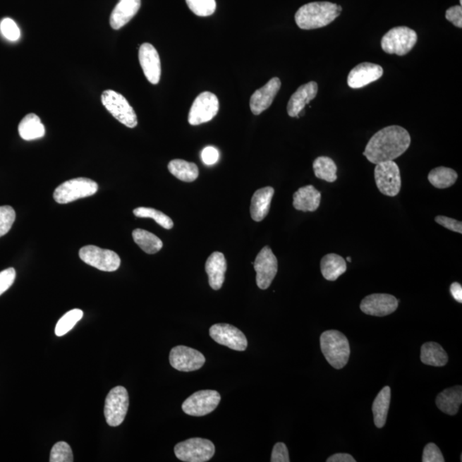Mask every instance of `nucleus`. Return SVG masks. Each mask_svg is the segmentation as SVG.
<instances>
[{
    "instance_id": "nucleus-26",
    "label": "nucleus",
    "mask_w": 462,
    "mask_h": 462,
    "mask_svg": "<svg viewBox=\"0 0 462 462\" xmlns=\"http://www.w3.org/2000/svg\"><path fill=\"white\" fill-rule=\"evenodd\" d=\"M420 360L425 365L441 367L448 363L449 357L440 344L429 341L422 345Z\"/></svg>"
},
{
    "instance_id": "nucleus-12",
    "label": "nucleus",
    "mask_w": 462,
    "mask_h": 462,
    "mask_svg": "<svg viewBox=\"0 0 462 462\" xmlns=\"http://www.w3.org/2000/svg\"><path fill=\"white\" fill-rule=\"evenodd\" d=\"M219 102L211 92H203L197 96L188 114V123L193 126L211 121L218 114Z\"/></svg>"
},
{
    "instance_id": "nucleus-29",
    "label": "nucleus",
    "mask_w": 462,
    "mask_h": 462,
    "mask_svg": "<svg viewBox=\"0 0 462 462\" xmlns=\"http://www.w3.org/2000/svg\"><path fill=\"white\" fill-rule=\"evenodd\" d=\"M18 132L22 139L33 140L42 138L45 135L46 128L37 115L30 114L24 116L20 123Z\"/></svg>"
},
{
    "instance_id": "nucleus-5",
    "label": "nucleus",
    "mask_w": 462,
    "mask_h": 462,
    "mask_svg": "<svg viewBox=\"0 0 462 462\" xmlns=\"http://www.w3.org/2000/svg\"><path fill=\"white\" fill-rule=\"evenodd\" d=\"M102 102L106 109L123 126L130 128L138 126V116L123 95L114 90H106L102 92Z\"/></svg>"
},
{
    "instance_id": "nucleus-7",
    "label": "nucleus",
    "mask_w": 462,
    "mask_h": 462,
    "mask_svg": "<svg viewBox=\"0 0 462 462\" xmlns=\"http://www.w3.org/2000/svg\"><path fill=\"white\" fill-rule=\"evenodd\" d=\"M174 451L176 456L180 461L206 462L214 457L215 446L210 440L195 437L176 444Z\"/></svg>"
},
{
    "instance_id": "nucleus-9",
    "label": "nucleus",
    "mask_w": 462,
    "mask_h": 462,
    "mask_svg": "<svg viewBox=\"0 0 462 462\" xmlns=\"http://www.w3.org/2000/svg\"><path fill=\"white\" fill-rule=\"evenodd\" d=\"M128 408V394L123 387H116L108 394L104 404V417L110 427H118L126 419Z\"/></svg>"
},
{
    "instance_id": "nucleus-46",
    "label": "nucleus",
    "mask_w": 462,
    "mask_h": 462,
    "mask_svg": "<svg viewBox=\"0 0 462 462\" xmlns=\"http://www.w3.org/2000/svg\"><path fill=\"white\" fill-rule=\"evenodd\" d=\"M327 462H355L356 460L351 455L346 453L335 454L329 456L327 460Z\"/></svg>"
},
{
    "instance_id": "nucleus-27",
    "label": "nucleus",
    "mask_w": 462,
    "mask_h": 462,
    "mask_svg": "<svg viewBox=\"0 0 462 462\" xmlns=\"http://www.w3.org/2000/svg\"><path fill=\"white\" fill-rule=\"evenodd\" d=\"M391 400V387H385L377 394L375 401H373L372 409L373 416H375V424L377 428H383L387 424Z\"/></svg>"
},
{
    "instance_id": "nucleus-3",
    "label": "nucleus",
    "mask_w": 462,
    "mask_h": 462,
    "mask_svg": "<svg viewBox=\"0 0 462 462\" xmlns=\"http://www.w3.org/2000/svg\"><path fill=\"white\" fill-rule=\"evenodd\" d=\"M320 348L325 359L332 367L341 369L347 365L351 356V346L343 333L329 329L320 336Z\"/></svg>"
},
{
    "instance_id": "nucleus-36",
    "label": "nucleus",
    "mask_w": 462,
    "mask_h": 462,
    "mask_svg": "<svg viewBox=\"0 0 462 462\" xmlns=\"http://www.w3.org/2000/svg\"><path fill=\"white\" fill-rule=\"evenodd\" d=\"M192 12L199 17H209L216 11L215 0H186Z\"/></svg>"
},
{
    "instance_id": "nucleus-15",
    "label": "nucleus",
    "mask_w": 462,
    "mask_h": 462,
    "mask_svg": "<svg viewBox=\"0 0 462 462\" xmlns=\"http://www.w3.org/2000/svg\"><path fill=\"white\" fill-rule=\"evenodd\" d=\"M169 359L171 367L180 372H194L206 363V358L202 353L186 346L172 348Z\"/></svg>"
},
{
    "instance_id": "nucleus-38",
    "label": "nucleus",
    "mask_w": 462,
    "mask_h": 462,
    "mask_svg": "<svg viewBox=\"0 0 462 462\" xmlns=\"http://www.w3.org/2000/svg\"><path fill=\"white\" fill-rule=\"evenodd\" d=\"M16 212L10 206L0 207V237L10 231L15 222Z\"/></svg>"
},
{
    "instance_id": "nucleus-47",
    "label": "nucleus",
    "mask_w": 462,
    "mask_h": 462,
    "mask_svg": "<svg viewBox=\"0 0 462 462\" xmlns=\"http://www.w3.org/2000/svg\"><path fill=\"white\" fill-rule=\"evenodd\" d=\"M451 293L453 298L455 299L457 303H462V286L461 284L457 282L453 283L451 285Z\"/></svg>"
},
{
    "instance_id": "nucleus-48",
    "label": "nucleus",
    "mask_w": 462,
    "mask_h": 462,
    "mask_svg": "<svg viewBox=\"0 0 462 462\" xmlns=\"http://www.w3.org/2000/svg\"><path fill=\"white\" fill-rule=\"evenodd\" d=\"M347 260L348 261V262H351L352 261L351 257H348Z\"/></svg>"
},
{
    "instance_id": "nucleus-20",
    "label": "nucleus",
    "mask_w": 462,
    "mask_h": 462,
    "mask_svg": "<svg viewBox=\"0 0 462 462\" xmlns=\"http://www.w3.org/2000/svg\"><path fill=\"white\" fill-rule=\"evenodd\" d=\"M318 84L310 82L301 85L289 99L287 111L291 118H299L300 111L315 99L318 94Z\"/></svg>"
},
{
    "instance_id": "nucleus-16",
    "label": "nucleus",
    "mask_w": 462,
    "mask_h": 462,
    "mask_svg": "<svg viewBox=\"0 0 462 462\" xmlns=\"http://www.w3.org/2000/svg\"><path fill=\"white\" fill-rule=\"evenodd\" d=\"M399 301L389 294H372L365 297L360 303V310L365 315L384 317L391 315L399 308Z\"/></svg>"
},
{
    "instance_id": "nucleus-2",
    "label": "nucleus",
    "mask_w": 462,
    "mask_h": 462,
    "mask_svg": "<svg viewBox=\"0 0 462 462\" xmlns=\"http://www.w3.org/2000/svg\"><path fill=\"white\" fill-rule=\"evenodd\" d=\"M339 6L331 2H312L301 6L295 16L297 26L301 30L320 29L329 25L339 17Z\"/></svg>"
},
{
    "instance_id": "nucleus-22",
    "label": "nucleus",
    "mask_w": 462,
    "mask_h": 462,
    "mask_svg": "<svg viewBox=\"0 0 462 462\" xmlns=\"http://www.w3.org/2000/svg\"><path fill=\"white\" fill-rule=\"evenodd\" d=\"M227 263L226 257L220 252H214L209 256L206 263V272L208 275L209 284L214 291H219L222 288L226 272Z\"/></svg>"
},
{
    "instance_id": "nucleus-25",
    "label": "nucleus",
    "mask_w": 462,
    "mask_h": 462,
    "mask_svg": "<svg viewBox=\"0 0 462 462\" xmlns=\"http://www.w3.org/2000/svg\"><path fill=\"white\" fill-rule=\"evenodd\" d=\"M462 403V387H454L444 389L437 396L436 405L448 415H456Z\"/></svg>"
},
{
    "instance_id": "nucleus-23",
    "label": "nucleus",
    "mask_w": 462,
    "mask_h": 462,
    "mask_svg": "<svg viewBox=\"0 0 462 462\" xmlns=\"http://www.w3.org/2000/svg\"><path fill=\"white\" fill-rule=\"evenodd\" d=\"M321 202V193L312 185L299 188L293 196V206L301 212H315Z\"/></svg>"
},
{
    "instance_id": "nucleus-4",
    "label": "nucleus",
    "mask_w": 462,
    "mask_h": 462,
    "mask_svg": "<svg viewBox=\"0 0 462 462\" xmlns=\"http://www.w3.org/2000/svg\"><path fill=\"white\" fill-rule=\"evenodd\" d=\"M416 32L408 27H396L389 30L381 41L382 49L389 54L404 56L416 45Z\"/></svg>"
},
{
    "instance_id": "nucleus-24",
    "label": "nucleus",
    "mask_w": 462,
    "mask_h": 462,
    "mask_svg": "<svg viewBox=\"0 0 462 462\" xmlns=\"http://www.w3.org/2000/svg\"><path fill=\"white\" fill-rule=\"evenodd\" d=\"M274 193V188L266 187L257 190L254 195H253L250 214L252 219L256 221V222H260L269 214Z\"/></svg>"
},
{
    "instance_id": "nucleus-33",
    "label": "nucleus",
    "mask_w": 462,
    "mask_h": 462,
    "mask_svg": "<svg viewBox=\"0 0 462 462\" xmlns=\"http://www.w3.org/2000/svg\"><path fill=\"white\" fill-rule=\"evenodd\" d=\"M313 171L316 178L325 182L334 183L337 179V166L329 157L321 156L313 162Z\"/></svg>"
},
{
    "instance_id": "nucleus-42",
    "label": "nucleus",
    "mask_w": 462,
    "mask_h": 462,
    "mask_svg": "<svg viewBox=\"0 0 462 462\" xmlns=\"http://www.w3.org/2000/svg\"><path fill=\"white\" fill-rule=\"evenodd\" d=\"M435 221L440 226L448 229L449 231L460 233V234L462 233V223L461 221L448 218V217L445 216H437Z\"/></svg>"
},
{
    "instance_id": "nucleus-32",
    "label": "nucleus",
    "mask_w": 462,
    "mask_h": 462,
    "mask_svg": "<svg viewBox=\"0 0 462 462\" xmlns=\"http://www.w3.org/2000/svg\"><path fill=\"white\" fill-rule=\"evenodd\" d=\"M458 178V174L453 169L447 167H437L433 169L428 175V180L432 186L437 188H447L453 186Z\"/></svg>"
},
{
    "instance_id": "nucleus-17",
    "label": "nucleus",
    "mask_w": 462,
    "mask_h": 462,
    "mask_svg": "<svg viewBox=\"0 0 462 462\" xmlns=\"http://www.w3.org/2000/svg\"><path fill=\"white\" fill-rule=\"evenodd\" d=\"M139 61L148 82L157 85L162 76V63L159 52L150 43H144L140 47Z\"/></svg>"
},
{
    "instance_id": "nucleus-34",
    "label": "nucleus",
    "mask_w": 462,
    "mask_h": 462,
    "mask_svg": "<svg viewBox=\"0 0 462 462\" xmlns=\"http://www.w3.org/2000/svg\"><path fill=\"white\" fill-rule=\"evenodd\" d=\"M134 214L138 218L143 219H152L156 221V223L159 224L166 230H171L174 228V221L171 220L170 217L163 214L162 212L156 210V209L150 207H138L133 211Z\"/></svg>"
},
{
    "instance_id": "nucleus-40",
    "label": "nucleus",
    "mask_w": 462,
    "mask_h": 462,
    "mask_svg": "<svg viewBox=\"0 0 462 462\" xmlns=\"http://www.w3.org/2000/svg\"><path fill=\"white\" fill-rule=\"evenodd\" d=\"M423 462H444L445 459L440 449L435 444L430 443L425 445L422 456Z\"/></svg>"
},
{
    "instance_id": "nucleus-49",
    "label": "nucleus",
    "mask_w": 462,
    "mask_h": 462,
    "mask_svg": "<svg viewBox=\"0 0 462 462\" xmlns=\"http://www.w3.org/2000/svg\"><path fill=\"white\" fill-rule=\"evenodd\" d=\"M460 4H461V5H460V6H461V4H462V0H460Z\"/></svg>"
},
{
    "instance_id": "nucleus-19",
    "label": "nucleus",
    "mask_w": 462,
    "mask_h": 462,
    "mask_svg": "<svg viewBox=\"0 0 462 462\" xmlns=\"http://www.w3.org/2000/svg\"><path fill=\"white\" fill-rule=\"evenodd\" d=\"M281 88L279 78H273L266 85L256 90L250 99V109L252 114L260 115L268 109L274 100L277 92Z\"/></svg>"
},
{
    "instance_id": "nucleus-14",
    "label": "nucleus",
    "mask_w": 462,
    "mask_h": 462,
    "mask_svg": "<svg viewBox=\"0 0 462 462\" xmlns=\"http://www.w3.org/2000/svg\"><path fill=\"white\" fill-rule=\"evenodd\" d=\"M210 336L216 343L236 351H246L248 340L239 329L229 324H216L210 328Z\"/></svg>"
},
{
    "instance_id": "nucleus-21",
    "label": "nucleus",
    "mask_w": 462,
    "mask_h": 462,
    "mask_svg": "<svg viewBox=\"0 0 462 462\" xmlns=\"http://www.w3.org/2000/svg\"><path fill=\"white\" fill-rule=\"evenodd\" d=\"M142 6L140 0H119L111 12L110 24L112 29L118 30L135 17Z\"/></svg>"
},
{
    "instance_id": "nucleus-37",
    "label": "nucleus",
    "mask_w": 462,
    "mask_h": 462,
    "mask_svg": "<svg viewBox=\"0 0 462 462\" xmlns=\"http://www.w3.org/2000/svg\"><path fill=\"white\" fill-rule=\"evenodd\" d=\"M73 453H72L71 446L66 442H59L51 449V462H73Z\"/></svg>"
},
{
    "instance_id": "nucleus-18",
    "label": "nucleus",
    "mask_w": 462,
    "mask_h": 462,
    "mask_svg": "<svg viewBox=\"0 0 462 462\" xmlns=\"http://www.w3.org/2000/svg\"><path fill=\"white\" fill-rule=\"evenodd\" d=\"M384 74L383 68L379 64L363 63L349 72L348 84L351 88H361L377 81Z\"/></svg>"
},
{
    "instance_id": "nucleus-45",
    "label": "nucleus",
    "mask_w": 462,
    "mask_h": 462,
    "mask_svg": "<svg viewBox=\"0 0 462 462\" xmlns=\"http://www.w3.org/2000/svg\"><path fill=\"white\" fill-rule=\"evenodd\" d=\"M202 159L207 166H212L219 162V152L214 147H205L202 152Z\"/></svg>"
},
{
    "instance_id": "nucleus-28",
    "label": "nucleus",
    "mask_w": 462,
    "mask_h": 462,
    "mask_svg": "<svg viewBox=\"0 0 462 462\" xmlns=\"http://www.w3.org/2000/svg\"><path fill=\"white\" fill-rule=\"evenodd\" d=\"M320 269L325 279L336 281L346 272L347 264L343 257L336 254H329L321 260Z\"/></svg>"
},
{
    "instance_id": "nucleus-35",
    "label": "nucleus",
    "mask_w": 462,
    "mask_h": 462,
    "mask_svg": "<svg viewBox=\"0 0 462 462\" xmlns=\"http://www.w3.org/2000/svg\"><path fill=\"white\" fill-rule=\"evenodd\" d=\"M83 312L80 309H73V310L68 312L56 325L55 334L58 336L67 334L83 319Z\"/></svg>"
},
{
    "instance_id": "nucleus-10",
    "label": "nucleus",
    "mask_w": 462,
    "mask_h": 462,
    "mask_svg": "<svg viewBox=\"0 0 462 462\" xmlns=\"http://www.w3.org/2000/svg\"><path fill=\"white\" fill-rule=\"evenodd\" d=\"M377 188L384 195L395 197L399 194L401 179L399 166L394 162L376 164L375 170Z\"/></svg>"
},
{
    "instance_id": "nucleus-13",
    "label": "nucleus",
    "mask_w": 462,
    "mask_h": 462,
    "mask_svg": "<svg viewBox=\"0 0 462 462\" xmlns=\"http://www.w3.org/2000/svg\"><path fill=\"white\" fill-rule=\"evenodd\" d=\"M256 272V283L261 289H267L271 286L277 273L279 263L272 249L265 247L257 255L254 262Z\"/></svg>"
},
{
    "instance_id": "nucleus-41",
    "label": "nucleus",
    "mask_w": 462,
    "mask_h": 462,
    "mask_svg": "<svg viewBox=\"0 0 462 462\" xmlns=\"http://www.w3.org/2000/svg\"><path fill=\"white\" fill-rule=\"evenodd\" d=\"M16 276L17 273L14 268H8L5 271L0 272V296L11 287L15 282Z\"/></svg>"
},
{
    "instance_id": "nucleus-6",
    "label": "nucleus",
    "mask_w": 462,
    "mask_h": 462,
    "mask_svg": "<svg viewBox=\"0 0 462 462\" xmlns=\"http://www.w3.org/2000/svg\"><path fill=\"white\" fill-rule=\"evenodd\" d=\"M98 188V184L95 181L85 178H75L64 182L56 188L54 197L56 202L67 204L95 195Z\"/></svg>"
},
{
    "instance_id": "nucleus-1",
    "label": "nucleus",
    "mask_w": 462,
    "mask_h": 462,
    "mask_svg": "<svg viewBox=\"0 0 462 462\" xmlns=\"http://www.w3.org/2000/svg\"><path fill=\"white\" fill-rule=\"evenodd\" d=\"M411 144V136L397 126L382 128L370 139L363 155L372 164L393 162L403 155Z\"/></svg>"
},
{
    "instance_id": "nucleus-39",
    "label": "nucleus",
    "mask_w": 462,
    "mask_h": 462,
    "mask_svg": "<svg viewBox=\"0 0 462 462\" xmlns=\"http://www.w3.org/2000/svg\"><path fill=\"white\" fill-rule=\"evenodd\" d=\"M0 31L6 39L10 42H17L21 36V32L13 20L11 18L3 19L0 23Z\"/></svg>"
},
{
    "instance_id": "nucleus-8",
    "label": "nucleus",
    "mask_w": 462,
    "mask_h": 462,
    "mask_svg": "<svg viewBox=\"0 0 462 462\" xmlns=\"http://www.w3.org/2000/svg\"><path fill=\"white\" fill-rule=\"evenodd\" d=\"M79 256L83 262L103 272H115L121 265V260L115 252L102 249L94 246V245L80 249Z\"/></svg>"
},
{
    "instance_id": "nucleus-31",
    "label": "nucleus",
    "mask_w": 462,
    "mask_h": 462,
    "mask_svg": "<svg viewBox=\"0 0 462 462\" xmlns=\"http://www.w3.org/2000/svg\"><path fill=\"white\" fill-rule=\"evenodd\" d=\"M132 236L135 243L148 255H154L163 248L162 241L150 231L136 229Z\"/></svg>"
},
{
    "instance_id": "nucleus-11",
    "label": "nucleus",
    "mask_w": 462,
    "mask_h": 462,
    "mask_svg": "<svg viewBox=\"0 0 462 462\" xmlns=\"http://www.w3.org/2000/svg\"><path fill=\"white\" fill-rule=\"evenodd\" d=\"M221 401L220 394L216 391H200L193 394L183 401L182 408L191 416H205L214 412Z\"/></svg>"
},
{
    "instance_id": "nucleus-44",
    "label": "nucleus",
    "mask_w": 462,
    "mask_h": 462,
    "mask_svg": "<svg viewBox=\"0 0 462 462\" xmlns=\"http://www.w3.org/2000/svg\"><path fill=\"white\" fill-rule=\"evenodd\" d=\"M446 19L451 22L457 28H462V8L461 6H456L449 8L446 11Z\"/></svg>"
},
{
    "instance_id": "nucleus-43",
    "label": "nucleus",
    "mask_w": 462,
    "mask_h": 462,
    "mask_svg": "<svg viewBox=\"0 0 462 462\" xmlns=\"http://www.w3.org/2000/svg\"><path fill=\"white\" fill-rule=\"evenodd\" d=\"M272 462H289L288 451L284 443H277L275 444L274 448H273L272 458Z\"/></svg>"
},
{
    "instance_id": "nucleus-30",
    "label": "nucleus",
    "mask_w": 462,
    "mask_h": 462,
    "mask_svg": "<svg viewBox=\"0 0 462 462\" xmlns=\"http://www.w3.org/2000/svg\"><path fill=\"white\" fill-rule=\"evenodd\" d=\"M169 171L183 182H194L199 176V170L195 163L183 159L171 160L168 164Z\"/></svg>"
}]
</instances>
